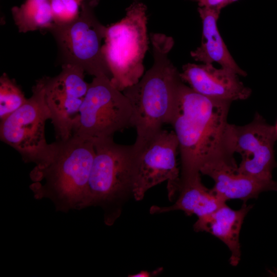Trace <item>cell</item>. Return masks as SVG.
<instances>
[{"instance_id":"cell-1","label":"cell","mask_w":277,"mask_h":277,"mask_svg":"<svg viewBox=\"0 0 277 277\" xmlns=\"http://www.w3.org/2000/svg\"><path fill=\"white\" fill-rule=\"evenodd\" d=\"M231 103L208 98L182 84L177 111L171 124L179 143L181 182L201 174L207 163L234 159L226 143Z\"/></svg>"},{"instance_id":"cell-2","label":"cell","mask_w":277,"mask_h":277,"mask_svg":"<svg viewBox=\"0 0 277 277\" xmlns=\"http://www.w3.org/2000/svg\"><path fill=\"white\" fill-rule=\"evenodd\" d=\"M153 64L135 85L123 92L132 107V127L136 132L133 144L139 152L166 124L172 123L177 111L184 83L168 55L174 45L171 36L151 33Z\"/></svg>"},{"instance_id":"cell-3","label":"cell","mask_w":277,"mask_h":277,"mask_svg":"<svg viewBox=\"0 0 277 277\" xmlns=\"http://www.w3.org/2000/svg\"><path fill=\"white\" fill-rule=\"evenodd\" d=\"M94 154V143L76 136L50 144L44 161L30 174L35 197L50 198L63 211L83 208Z\"/></svg>"},{"instance_id":"cell-4","label":"cell","mask_w":277,"mask_h":277,"mask_svg":"<svg viewBox=\"0 0 277 277\" xmlns=\"http://www.w3.org/2000/svg\"><path fill=\"white\" fill-rule=\"evenodd\" d=\"M147 7L134 1L125 16L107 27L102 52L118 90L136 84L143 75L144 58L148 45Z\"/></svg>"},{"instance_id":"cell-5","label":"cell","mask_w":277,"mask_h":277,"mask_svg":"<svg viewBox=\"0 0 277 277\" xmlns=\"http://www.w3.org/2000/svg\"><path fill=\"white\" fill-rule=\"evenodd\" d=\"M99 1L84 0L75 21L63 25L53 23L48 31L55 39L62 65L77 66L94 77L106 76L111 79L102 52L107 27L100 23L95 13Z\"/></svg>"},{"instance_id":"cell-6","label":"cell","mask_w":277,"mask_h":277,"mask_svg":"<svg viewBox=\"0 0 277 277\" xmlns=\"http://www.w3.org/2000/svg\"><path fill=\"white\" fill-rule=\"evenodd\" d=\"M132 114L129 101L110 78L94 77L89 83L72 135L93 143L113 139L115 133L132 127Z\"/></svg>"},{"instance_id":"cell-7","label":"cell","mask_w":277,"mask_h":277,"mask_svg":"<svg viewBox=\"0 0 277 277\" xmlns=\"http://www.w3.org/2000/svg\"><path fill=\"white\" fill-rule=\"evenodd\" d=\"M95 154L83 208L111 203L132 193L137 154L133 145L113 139L94 143Z\"/></svg>"},{"instance_id":"cell-8","label":"cell","mask_w":277,"mask_h":277,"mask_svg":"<svg viewBox=\"0 0 277 277\" xmlns=\"http://www.w3.org/2000/svg\"><path fill=\"white\" fill-rule=\"evenodd\" d=\"M32 92L22 106L1 121L0 138L17 151L24 162L37 165L44 161L50 151L45 124L51 116L42 78L32 87Z\"/></svg>"},{"instance_id":"cell-9","label":"cell","mask_w":277,"mask_h":277,"mask_svg":"<svg viewBox=\"0 0 277 277\" xmlns=\"http://www.w3.org/2000/svg\"><path fill=\"white\" fill-rule=\"evenodd\" d=\"M276 140L275 127L268 124L259 113L245 125H228V150L232 155L238 153L241 156L238 171L256 179L273 180L272 170L277 165L274 151Z\"/></svg>"},{"instance_id":"cell-10","label":"cell","mask_w":277,"mask_h":277,"mask_svg":"<svg viewBox=\"0 0 277 277\" xmlns=\"http://www.w3.org/2000/svg\"><path fill=\"white\" fill-rule=\"evenodd\" d=\"M178 151L174 131L162 129L137 153L132 190L136 200H142L149 189L165 181H167L169 199H174L181 185L176 159Z\"/></svg>"},{"instance_id":"cell-11","label":"cell","mask_w":277,"mask_h":277,"mask_svg":"<svg viewBox=\"0 0 277 277\" xmlns=\"http://www.w3.org/2000/svg\"><path fill=\"white\" fill-rule=\"evenodd\" d=\"M85 73L77 66L64 64L56 76L42 78L56 140H66L72 136L89 86L85 81Z\"/></svg>"},{"instance_id":"cell-12","label":"cell","mask_w":277,"mask_h":277,"mask_svg":"<svg viewBox=\"0 0 277 277\" xmlns=\"http://www.w3.org/2000/svg\"><path fill=\"white\" fill-rule=\"evenodd\" d=\"M233 71L212 64L183 65L180 76L184 83L198 93L208 98L230 102L245 100L250 97L251 89L240 80Z\"/></svg>"},{"instance_id":"cell-13","label":"cell","mask_w":277,"mask_h":277,"mask_svg":"<svg viewBox=\"0 0 277 277\" xmlns=\"http://www.w3.org/2000/svg\"><path fill=\"white\" fill-rule=\"evenodd\" d=\"M235 159L219 160L207 163L200 170L214 182L212 191L223 201L238 199L243 203L256 199L262 192L277 191V182L265 181L244 175L237 170Z\"/></svg>"},{"instance_id":"cell-14","label":"cell","mask_w":277,"mask_h":277,"mask_svg":"<svg viewBox=\"0 0 277 277\" xmlns=\"http://www.w3.org/2000/svg\"><path fill=\"white\" fill-rule=\"evenodd\" d=\"M252 207V205L243 203L239 209L235 210L225 203L211 214L197 219L193 225L194 229L209 232L222 241L230 251V264L236 266L241 258V229L246 216Z\"/></svg>"},{"instance_id":"cell-15","label":"cell","mask_w":277,"mask_h":277,"mask_svg":"<svg viewBox=\"0 0 277 277\" xmlns=\"http://www.w3.org/2000/svg\"><path fill=\"white\" fill-rule=\"evenodd\" d=\"M197 10L202 22V40L201 46L191 52V57L203 64L216 62L239 75L247 76L232 57L219 32L217 22L221 10L208 7H199Z\"/></svg>"},{"instance_id":"cell-16","label":"cell","mask_w":277,"mask_h":277,"mask_svg":"<svg viewBox=\"0 0 277 277\" xmlns=\"http://www.w3.org/2000/svg\"><path fill=\"white\" fill-rule=\"evenodd\" d=\"M179 196L170 206H153L151 214L161 213L173 210H182L187 215H195L204 218L214 212L226 202L220 199L202 182L201 174L185 182H181Z\"/></svg>"},{"instance_id":"cell-17","label":"cell","mask_w":277,"mask_h":277,"mask_svg":"<svg viewBox=\"0 0 277 277\" xmlns=\"http://www.w3.org/2000/svg\"><path fill=\"white\" fill-rule=\"evenodd\" d=\"M11 13L19 32L48 30L53 24L50 0H26L21 6L12 7Z\"/></svg>"},{"instance_id":"cell-18","label":"cell","mask_w":277,"mask_h":277,"mask_svg":"<svg viewBox=\"0 0 277 277\" xmlns=\"http://www.w3.org/2000/svg\"><path fill=\"white\" fill-rule=\"evenodd\" d=\"M23 91L6 73L0 77V120L17 110L26 102Z\"/></svg>"},{"instance_id":"cell-19","label":"cell","mask_w":277,"mask_h":277,"mask_svg":"<svg viewBox=\"0 0 277 277\" xmlns=\"http://www.w3.org/2000/svg\"><path fill=\"white\" fill-rule=\"evenodd\" d=\"M53 23L58 25L75 21L80 12L81 4L76 0H50Z\"/></svg>"},{"instance_id":"cell-20","label":"cell","mask_w":277,"mask_h":277,"mask_svg":"<svg viewBox=\"0 0 277 277\" xmlns=\"http://www.w3.org/2000/svg\"><path fill=\"white\" fill-rule=\"evenodd\" d=\"M199 7L216 8L222 10L227 5L238 0H195Z\"/></svg>"},{"instance_id":"cell-21","label":"cell","mask_w":277,"mask_h":277,"mask_svg":"<svg viewBox=\"0 0 277 277\" xmlns=\"http://www.w3.org/2000/svg\"><path fill=\"white\" fill-rule=\"evenodd\" d=\"M162 268H159L156 270H155L154 271H153L152 272H150L148 271H142L139 273H137L136 274H132L129 275V276L131 277H147V276H151V275H154L155 274H157L159 273L161 271H162Z\"/></svg>"},{"instance_id":"cell-22","label":"cell","mask_w":277,"mask_h":277,"mask_svg":"<svg viewBox=\"0 0 277 277\" xmlns=\"http://www.w3.org/2000/svg\"><path fill=\"white\" fill-rule=\"evenodd\" d=\"M76 1H77L81 4V5L82 2H83L84 0H76Z\"/></svg>"},{"instance_id":"cell-23","label":"cell","mask_w":277,"mask_h":277,"mask_svg":"<svg viewBox=\"0 0 277 277\" xmlns=\"http://www.w3.org/2000/svg\"><path fill=\"white\" fill-rule=\"evenodd\" d=\"M274 127H275V130H276V132L277 133V123H276V124L275 126H274Z\"/></svg>"},{"instance_id":"cell-24","label":"cell","mask_w":277,"mask_h":277,"mask_svg":"<svg viewBox=\"0 0 277 277\" xmlns=\"http://www.w3.org/2000/svg\"><path fill=\"white\" fill-rule=\"evenodd\" d=\"M139 1V0H134V1Z\"/></svg>"}]
</instances>
